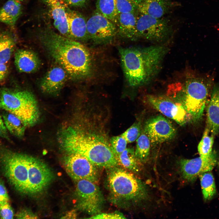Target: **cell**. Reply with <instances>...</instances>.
<instances>
[{
  "label": "cell",
  "instance_id": "22",
  "mask_svg": "<svg viewBox=\"0 0 219 219\" xmlns=\"http://www.w3.org/2000/svg\"><path fill=\"white\" fill-rule=\"evenodd\" d=\"M137 14L131 12L118 14L117 33L122 37L135 39Z\"/></svg>",
  "mask_w": 219,
  "mask_h": 219
},
{
  "label": "cell",
  "instance_id": "30",
  "mask_svg": "<svg viewBox=\"0 0 219 219\" xmlns=\"http://www.w3.org/2000/svg\"><path fill=\"white\" fill-rule=\"evenodd\" d=\"M214 136L210 133L207 126L204 131L202 137L198 146L200 156L206 158L209 157L212 152V147L214 142Z\"/></svg>",
  "mask_w": 219,
  "mask_h": 219
},
{
  "label": "cell",
  "instance_id": "35",
  "mask_svg": "<svg viewBox=\"0 0 219 219\" xmlns=\"http://www.w3.org/2000/svg\"><path fill=\"white\" fill-rule=\"evenodd\" d=\"M124 215L119 211H116L109 213H100L89 218L90 219H124L126 218Z\"/></svg>",
  "mask_w": 219,
  "mask_h": 219
},
{
  "label": "cell",
  "instance_id": "28",
  "mask_svg": "<svg viewBox=\"0 0 219 219\" xmlns=\"http://www.w3.org/2000/svg\"><path fill=\"white\" fill-rule=\"evenodd\" d=\"M199 177L204 199L205 200H210L216 192L214 176L210 172H207L201 174Z\"/></svg>",
  "mask_w": 219,
  "mask_h": 219
},
{
  "label": "cell",
  "instance_id": "36",
  "mask_svg": "<svg viewBox=\"0 0 219 219\" xmlns=\"http://www.w3.org/2000/svg\"><path fill=\"white\" fill-rule=\"evenodd\" d=\"M17 218L35 219L37 216L33 212L29 210H23L19 212L16 214Z\"/></svg>",
  "mask_w": 219,
  "mask_h": 219
},
{
  "label": "cell",
  "instance_id": "5",
  "mask_svg": "<svg viewBox=\"0 0 219 219\" xmlns=\"http://www.w3.org/2000/svg\"><path fill=\"white\" fill-rule=\"evenodd\" d=\"M211 85L206 79L190 78L171 84L168 87V96L180 103L188 121L195 122L203 116Z\"/></svg>",
  "mask_w": 219,
  "mask_h": 219
},
{
  "label": "cell",
  "instance_id": "44",
  "mask_svg": "<svg viewBox=\"0 0 219 219\" xmlns=\"http://www.w3.org/2000/svg\"><path fill=\"white\" fill-rule=\"evenodd\" d=\"M218 166H219V161H218Z\"/></svg>",
  "mask_w": 219,
  "mask_h": 219
},
{
  "label": "cell",
  "instance_id": "31",
  "mask_svg": "<svg viewBox=\"0 0 219 219\" xmlns=\"http://www.w3.org/2000/svg\"><path fill=\"white\" fill-rule=\"evenodd\" d=\"M116 7L118 14L138 12L137 5L134 0H116Z\"/></svg>",
  "mask_w": 219,
  "mask_h": 219
},
{
  "label": "cell",
  "instance_id": "21",
  "mask_svg": "<svg viewBox=\"0 0 219 219\" xmlns=\"http://www.w3.org/2000/svg\"><path fill=\"white\" fill-rule=\"evenodd\" d=\"M168 0H146L138 4V13L153 17L161 18L171 7Z\"/></svg>",
  "mask_w": 219,
  "mask_h": 219
},
{
  "label": "cell",
  "instance_id": "13",
  "mask_svg": "<svg viewBox=\"0 0 219 219\" xmlns=\"http://www.w3.org/2000/svg\"><path fill=\"white\" fill-rule=\"evenodd\" d=\"M147 99L153 108L173 120L180 125H184L188 121L182 105L169 97L148 95Z\"/></svg>",
  "mask_w": 219,
  "mask_h": 219
},
{
  "label": "cell",
  "instance_id": "42",
  "mask_svg": "<svg viewBox=\"0 0 219 219\" xmlns=\"http://www.w3.org/2000/svg\"><path fill=\"white\" fill-rule=\"evenodd\" d=\"M146 0H134L135 2L137 4V5L139 4Z\"/></svg>",
  "mask_w": 219,
  "mask_h": 219
},
{
  "label": "cell",
  "instance_id": "4",
  "mask_svg": "<svg viewBox=\"0 0 219 219\" xmlns=\"http://www.w3.org/2000/svg\"><path fill=\"white\" fill-rule=\"evenodd\" d=\"M60 141L63 148L68 153L80 155L99 168L106 169L119 166L110 146L71 127L62 131Z\"/></svg>",
  "mask_w": 219,
  "mask_h": 219
},
{
  "label": "cell",
  "instance_id": "6",
  "mask_svg": "<svg viewBox=\"0 0 219 219\" xmlns=\"http://www.w3.org/2000/svg\"><path fill=\"white\" fill-rule=\"evenodd\" d=\"M0 109L15 115L26 127L34 126L40 117L36 99L32 92L27 90L0 89Z\"/></svg>",
  "mask_w": 219,
  "mask_h": 219
},
{
  "label": "cell",
  "instance_id": "9",
  "mask_svg": "<svg viewBox=\"0 0 219 219\" xmlns=\"http://www.w3.org/2000/svg\"><path fill=\"white\" fill-rule=\"evenodd\" d=\"M139 13L137 16L135 39L142 38L161 41L168 36L171 28L167 20Z\"/></svg>",
  "mask_w": 219,
  "mask_h": 219
},
{
  "label": "cell",
  "instance_id": "32",
  "mask_svg": "<svg viewBox=\"0 0 219 219\" xmlns=\"http://www.w3.org/2000/svg\"><path fill=\"white\" fill-rule=\"evenodd\" d=\"M141 128L140 122H136L121 135L126 140L128 143L133 142L136 140L140 135Z\"/></svg>",
  "mask_w": 219,
  "mask_h": 219
},
{
  "label": "cell",
  "instance_id": "34",
  "mask_svg": "<svg viewBox=\"0 0 219 219\" xmlns=\"http://www.w3.org/2000/svg\"><path fill=\"white\" fill-rule=\"evenodd\" d=\"M0 216L2 219L13 218V211L9 201L0 202Z\"/></svg>",
  "mask_w": 219,
  "mask_h": 219
},
{
  "label": "cell",
  "instance_id": "16",
  "mask_svg": "<svg viewBox=\"0 0 219 219\" xmlns=\"http://www.w3.org/2000/svg\"><path fill=\"white\" fill-rule=\"evenodd\" d=\"M66 13L70 38L85 41L89 39L87 20L79 12L66 6Z\"/></svg>",
  "mask_w": 219,
  "mask_h": 219
},
{
  "label": "cell",
  "instance_id": "38",
  "mask_svg": "<svg viewBox=\"0 0 219 219\" xmlns=\"http://www.w3.org/2000/svg\"><path fill=\"white\" fill-rule=\"evenodd\" d=\"M68 5L74 7H81L85 5L88 0H62Z\"/></svg>",
  "mask_w": 219,
  "mask_h": 219
},
{
  "label": "cell",
  "instance_id": "26",
  "mask_svg": "<svg viewBox=\"0 0 219 219\" xmlns=\"http://www.w3.org/2000/svg\"><path fill=\"white\" fill-rule=\"evenodd\" d=\"M2 117L8 131L11 134L19 138L23 136L26 127L18 117L6 111Z\"/></svg>",
  "mask_w": 219,
  "mask_h": 219
},
{
  "label": "cell",
  "instance_id": "1",
  "mask_svg": "<svg viewBox=\"0 0 219 219\" xmlns=\"http://www.w3.org/2000/svg\"><path fill=\"white\" fill-rule=\"evenodd\" d=\"M38 36L47 53L71 77L84 80L92 75L93 59L84 45L57 33L48 26L40 30Z\"/></svg>",
  "mask_w": 219,
  "mask_h": 219
},
{
  "label": "cell",
  "instance_id": "3",
  "mask_svg": "<svg viewBox=\"0 0 219 219\" xmlns=\"http://www.w3.org/2000/svg\"><path fill=\"white\" fill-rule=\"evenodd\" d=\"M106 170V186L108 200L112 204L128 209L146 198L145 186L134 173L119 166Z\"/></svg>",
  "mask_w": 219,
  "mask_h": 219
},
{
  "label": "cell",
  "instance_id": "33",
  "mask_svg": "<svg viewBox=\"0 0 219 219\" xmlns=\"http://www.w3.org/2000/svg\"><path fill=\"white\" fill-rule=\"evenodd\" d=\"M127 143L126 140L121 135L111 138L110 147L115 157L123 152L127 148Z\"/></svg>",
  "mask_w": 219,
  "mask_h": 219
},
{
  "label": "cell",
  "instance_id": "40",
  "mask_svg": "<svg viewBox=\"0 0 219 219\" xmlns=\"http://www.w3.org/2000/svg\"><path fill=\"white\" fill-rule=\"evenodd\" d=\"M8 73V68L5 64L0 63V82L6 77Z\"/></svg>",
  "mask_w": 219,
  "mask_h": 219
},
{
  "label": "cell",
  "instance_id": "7",
  "mask_svg": "<svg viewBox=\"0 0 219 219\" xmlns=\"http://www.w3.org/2000/svg\"><path fill=\"white\" fill-rule=\"evenodd\" d=\"M2 156L5 176L16 189L27 194L29 155L9 151Z\"/></svg>",
  "mask_w": 219,
  "mask_h": 219
},
{
  "label": "cell",
  "instance_id": "29",
  "mask_svg": "<svg viewBox=\"0 0 219 219\" xmlns=\"http://www.w3.org/2000/svg\"><path fill=\"white\" fill-rule=\"evenodd\" d=\"M135 155L142 163L145 162L148 157L150 149V140L144 132L136 140Z\"/></svg>",
  "mask_w": 219,
  "mask_h": 219
},
{
  "label": "cell",
  "instance_id": "27",
  "mask_svg": "<svg viewBox=\"0 0 219 219\" xmlns=\"http://www.w3.org/2000/svg\"><path fill=\"white\" fill-rule=\"evenodd\" d=\"M96 10L114 24H116L118 13L116 0H96Z\"/></svg>",
  "mask_w": 219,
  "mask_h": 219
},
{
  "label": "cell",
  "instance_id": "12",
  "mask_svg": "<svg viewBox=\"0 0 219 219\" xmlns=\"http://www.w3.org/2000/svg\"><path fill=\"white\" fill-rule=\"evenodd\" d=\"M86 24L89 39L96 44L109 42L117 33L115 24L96 10Z\"/></svg>",
  "mask_w": 219,
  "mask_h": 219
},
{
  "label": "cell",
  "instance_id": "37",
  "mask_svg": "<svg viewBox=\"0 0 219 219\" xmlns=\"http://www.w3.org/2000/svg\"><path fill=\"white\" fill-rule=\"evenodd\" d=\"M9 200V197L6 189L2 181L0 180V202Z\"/></svg>",
  "mask_w": 219,
  "mask_h": 219
},
{
  "label": "cell",
  "instance_id": "18",
  "mask_svg": "<svg viewBox=\"0 0 219 219\" xmlns=\"http://www.w3.org/2000/svg\"><path fill=\"white\" fill-rule=\"evenodd\" d=\"M48 7L55 27L61 35L70 38L66 16V6L62 0H42Z\"/></svg>",
  "mask_w": 219,
  "mask_h": 219
},
{
  "label": "cell",
  "instance_id": "39",
  "mask_svg": "<svg viewBox=\"0 0 219 219\" xmlns=\"http://www.w3.org/2000/svg\"><path fill=\"white\" fill-rule=\"evenodd\" d=\"M8 131L2 117L0 116V137L9 139Z\"/></svg>",
  "mask_w": 219,
  "mask_h": 219
},
{
  "label": "cell",
  "instance_id": "17",
  "mask_svg": "<svg viewBox=\"0 0 219 219\" xmlns=\"http://www.w3.org/2000/svg\"><path fill=\"white\" fill-rule=\"evenodd\" d=\"M67 73L61 66L51 68L40 81V87L45 93L54 94L59 92L66 81Z\"/></svg>",
  "mask_w": 219,
  "mask_h": 219
},
{
  "label": "cell",
  "instance_id": "25",
  "mask_svg": "<svg viewBox=\"0 0 219 219\" xmlns=\"http://www.w3.org/2000/svg\"><path fill=\"white\" fill-rule=\"evenodd\" d=\"M15 41L9 32L0 33V63L5 64L10 59L14 50Z\"/></svg>",
  "mask_w": 219,
  "mask_h": 219
},
{
  "label": "cell",
  "instance_id": "24",
  "mask_svg": "<svg viewBox=\"0 0 219 219\" xmlns=\"http://www.w3.org/2000/svg\"><path fill=\"white\" fill-rule=\"evenodd\" d=\"M116 158L118 165L122 168L136 173L141 170L142 163L135 156L133 148H127Z\"/></svg>",
  "mask_w": 219,
  "mask_h": 219
},
{
  "label": "cell",
  "instance_id": "43",
  "mask_svg": "<svg viewBox=\"0 0 219 219\" xmlns=\"http://www.w3.org/2000/svg\"><path fill=\"white\" fill-rule=\"evenodd\" d=\"M17 0V1L19 2V1H23V0Z\"/></svg>",
  "mask_w": 219,
  "mask_h": 219
},
{
  "label": "cell",
  "instance_id": "23",
  "mask_svg": "<svg viewBox=\"0 0 219 219\" xmlns=\"http://www.w3.org/2000/svg\"><path fill=\"white\" fill-rule=\"evenodd\" d=\"M22 10L19 1L8 0L0 8V22L14 28Z\"/></svg>",
  "mask_w": 219,
  "mask_h": 219
},
{
  "label": "cell",
  "instance_id": "20",
  "mask_svg": "<svg viewBox=\"0 0 219 219\" xmlns=\"http://www.w3.org/2000/svg\"><path fill=\"white\" fill-rule=\"evenodd\" d=\"M207 126L214 136L219 133V87L214 88L207 109Z\"/></svg>",
  "mask_w": 219,
  "mask_h": 219
},
{
  "label": "cell",
  "instance_id": "8",
  "mask_svg": "<svg viewBox=\"0 0 219 219\" xmlns=\"http://www.w3.org/2000/svg\"><path fill=\"white\" fill-rule=\"evenodd\" d=\"M75 181L78 209L91 216L101 213L105 201L97 184L85 179Z\"/></svg>",
  "mask_w": 219,
  "mask_h": 219
},
{
  "label": "cell",
  "instance_id": "19",
  "mask_svg": "<svg viewBox=\"0 0 219 219\" xmlns=\"http://www.w3.org/2000/svg\"><path fill=\"white\" fill-rule=\"evenodd\" d=\"M15 64L20 72L31 73L36 71L40 68L41 62L39 57L34 52L19 49L15 53Z\"/></svg>",
  "mask_w": 219,
  "mask_h": 219
},
{
  "label": "cell",
  "instance_id": "11",
  "mask_svg": "<svg viewBox=\"0 0 219 219\" xmlns=\"http://www.w3.org/2000/svg\"><path fill=\"white\" fill-rule=\"evenodd\" d=\"M64 165L67 173L75 181L85 179L96 184L99 182V167L80 155L69 153L64 158Z\"/></svg>",
  "mask_w": 219,
  "mask_h": 219
},
{
  "label": "cell",
  "instance_id": "41",
  "mask_svg": "<svg viewBox=\"0 0 219 219\" xmlns=\"http://www.w3.org/2000/svg\"><path fill=\"white\" fill-rule=\"evenodd\" d=\"M77 214L75 210H72L68 212L61 218H75Z\"/></svg>",
  "mask_w": 219,
  "mask_h": 219
},
{
  "label": "cell",
  "instance_id": "10",
  "mask_svg": "<svg viewBox=\"0 0 219 219\" xmlns=\"http://www.w3.org/2000/svg\"><path fill=\"white\" fill-rule=\"evenodd\" d=\"M54 174L43 161L29 155L27 194L39 193L51 182Z\"/></svg>",
  "mask_w": 219,
  "mask_h": 219
},
{
  "label": "cell",
  "instance_id": "15",
  "mask_svg": "<svg viewBox=\"0 0 219 219\" xmlns=\"http://www.w3.org/2000/svg\"><path fill=\"white\" fill-rule=\"evenodd\" d=\"M144 132L151 143L157 144L172 139L176 130L169 120L161 115L151 117L145 122Z\"/></svg>",
  "mask_w": 219,
  "mask_h": 219
},
{
  "label": "cell",
  "instance_id": "2",
  "mask_svg": "<svg viewBox=\"0 0 219 219\" xmlns=\"http://www.w3.org/2000/svg\"><path fill=\"white\" fill-rule=\"evenodd\" d=\"M119 51L126 79L131 87L150 81L158 72L164 57L163 50L158 46L121 47Z\"/></svg>",
  "mask_w": 219,
  "mask_h": 219
},
{
  "label": "cell",
  "instance_id": "14",
  "mask_svg": "<svg viewBox=\"0 0 219 219\" xmlns=\"http://www.w3.org/2000/svg\"><path fill=\"white\" fill-rule=\"evenodd\" d=\"M217 163L214 151L206 158L200 156L191 159H182L179 162L181 176L188 182L195 181L203 173L211 171Z\"/></svg>",
  "mask_w": 219,
  "mask_h": 219
}]
</instances>
